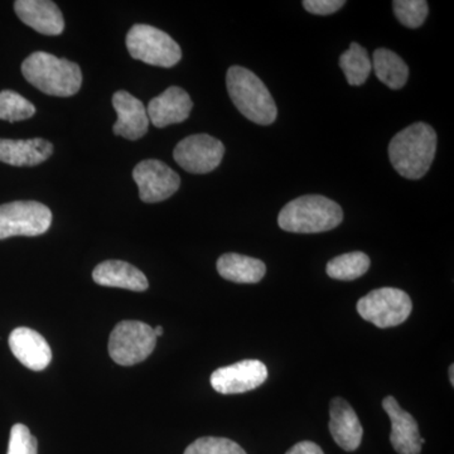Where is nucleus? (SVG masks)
<instances>
[{"instance_id":"obj_1","label":"nucleus","mask_w":454,"mask_h":454,"mask_svg":"<svg viewBox=\"0 0 454 454\" xmlns=\"http://www.w3.org/2000/svg\"><path fill=\"white\" fill-rule=\"evenodd\" d=\"M437 152V133L426 122H415L397 133L389 145V158L402 177L420 179Z\"/></svg>"},{"instance_id":"obj_2","label":"nucleus","mask_w":454,"mask_h":454,"mask_svg":"<svg viewBox=\"0 0 454 454\" xmlns=\"http://www.w3.org/2000/svg\"><path fill=\"white\" fill-rule=\"evenodd\" d=\"M22 74L27 82L51 97H74L82 88L80 66L47 52H35L27 57Z\"/></svg>"},{"instance_id":"obj_3","label":"nucleus","mask_w":454,"mask_h":454,"mask_svg":"<svg viewBox=\"0 0 454 454\" xmlns=\"http://www.w3.org/2000/svg\"><path fill=\"white\" fill-rule=\"evenodd\" d=\"M343 211L339 203L325 196H301L286 203L278 216L284 231L317 234L340 225Z\"/></svg>"},{"instance_id":"obj_4","label":"nucleus","mask_w":454,"mask_h":454,"mask_svg":"<svg viewBox=\"0 0 454 454\" xmlns=\"http://www.w3.org/2000/svg\"><path fill=\"white\" fill-rule=\"evenodd\" d=\"M227 91L245 118L259 125H270L277 119V106L264 82L252 71L232 66L226 74Z\"/></svg>"},{"instance_id":"obj_5","label":"nucleus","mask_w":454,"mask_h":454,"mask_svg":"<svg viewBox=\"0 0 454 454\" xmlns=\"http://www.w3.org/2000/svg\"><path fill=\"white\" fill-rule=\"evenodd\" d=\"M127 47L134 59L158 67H173L182 59L177 42L153 26L131 27L127 35Z\"/></svg>"},{"instance_id":"obj_6","label":"nucleus","mask_w":454,"mask_h":454,"mask_svg":"<svg viewBox=\"0 0 454 454\" xmlns=\"http://www.w3.org/2000/svg\"><path fill=\"white\" fill-rule=\"evenodd\" d=\"M157 337L154 330L140 321H122L109 340L110 357L121 366H133L151 356Z\"/></svg>"},{"instance_id":"obj_7","label":"nucleus","mask_w":454,"mask_h":454,"mask_svg":"<svg viewBox=\"0 0 454 454\" xmlns=\"http://www.w3.org/2000/svg\"><path fill=\"white\" fill-rule=\"evenodd\" d=\"M413 303L402 289L380 288L357 301L358 315L379 328L396 327L411 315Z\"/></svg>"},{"instance_id":"obj_8","label":"nucleus","mask_w":454,"mask_h":454,"mask_svg":"<svg viewBox=\"0 0 454 454\" xmlns=\"http://www.w3.org/2000/svg\"><path fill=\"white\" fill-rule=\"evenodd\" d=\"M52 223V212L43 203L14 201L0 205V240L13 236L44 234Z\"/></svg>"},{"instance_id":"obj_9","label":"nucleus","mask_w":454,"mask_h":454,"mask_svg":"<svg viewBox=\"0 0 454 454\" xmlns=\"http://www.w3.org/2000/svg\"><path fill=\"white\" fill-rule=\"evenodd\" d=\"M225 154V146L207 134L190 136L176 146L173 157L179 167L195 175H205L216 169Z\"/></svg>"},{"instance_id":"obj_10","label":"nucleus","mask_w":454,"mask_h":454,"mask_svg":"<svg viewBox=\"0 0 454 454\" xmlns=\"http://www.w3.org/2000/svg\"><path fill=\"white\" fill-rule=\"evenodd\" d=\"M143 202L157 203L177 192L181 178L170 167L158 160H145L133 170Z\"/></svg>"},{"instance_id":"obj_11","label":"nucleus","mask_w":454,"mask_h":454,"mask_svg":"<svg viewBox=\"0 0 454 454\" xmlns=\"http://www.w3.org/2000/svg\"><path fill=\"white\" fill-rule=\"evenodd\" d=\"M267 379L268 369L262 361L244 360L217 369L211 375V385L217 393L230 395L256 389Z\"/></svg>"},{"instance_id":"obj_12","label":"nucleus","mask_w":454,"mask_h":454,"mask_svg":"<svg viewBox=\"0 0 454 454\" xmlns=\"http://www.w3.org/2000/svg\"><path fill=\"white\" fill-rule=\"evenodd\" d=\"M382 408L391 420L390 442L399 454H420V432L413 415L404 411L395 397H385Z\"/></svg>"},{"instance_id":"obj_13","label":"nucleus","mask_w":454,"mask_h":454,"mask_svg":"<svg viewBox=\"0 0 454 454\" xmlns=\"http://www.w3.org/2000/svg\"><path fill=\"white\" fill-rule=\"evenodd\" d=\"M113 106L118 114V121L113 127L116 136L129 140H138L145 136L148 131L149 118L146 107L139 98L121 90L114 94Z\"/></svg>"},{"instance_id":"obj_14","label":"nucleus","mask_w":454,"mask_h":454,"mask_svg":"<svg viewBox=\"0 0 454 454\" xmlns=\"http://www.w3.org/2000/svg\"><path fill=\"white\" fill-rule=\"evenodd\" d=\"M9 348L17 360L33 372H42L52 360L49 342L31 328L18 327L13 330L9 336Z\"/></svg>"},{"instance_id":"obj_15","label":"nucleus","mask_w":454,"mask_h":454,"mask_svg":"<svg viewBox=\"0 0 454 454\" xmlns=\"http://www.w3.org/2000/svg\"><path fill=\"white\" fill-rule=\"evenodd\" d=\"M193 103L190 95L178 86H170L160 97L152 98L146 106L149 121L157 128L179 124L187 121Z\"/></svg>"},{"instance_id":"obj_16","label":"nucleus","mask_w":454,"mask_h":454,"mask_svg":"<svg viewBox=\"0 0 454 454\" xmlns=\"http://www.w3.org/2000/svg\"><path fill=\"white\" fill-rule=\"evenodd\" d=\"M14 11L25 25L42 35H59L64 32V16L50 0H17Z\"/></svg>"},{"instance_id":"obj_17","label":"nucleus","mask_w":454,"mask_h":454,"mask_svg":"<svg viewBox=\"0 0 454 454\" xmlns=\"http://www.w3.org/2000/svg\"><path fill=\"white\" fill-rule=\"evenodd\" d=\"M330 432L343 450L354 452L363 441L364 429L356 411L342 397H334L330 405Z\"/></svg>"},{"instance_id":"obj_18","label":"nucleus","mask_w":454,"mask_h":454,"mask_svg":"<svg viewBox=\"0 0 454 454\" xmlns=\"http://www.w3.org/2000/svg\"><path fill=\"white\" fill-rule=\"evenodd\" d=\"M92 279L98 286L145 292L148 289V279L138 268L121 260H106L92 271Z\"/></svg>"},{"instance_id":"obj_19","label":"nucleus","mask_w":454,"mask_h":454,"mask_svg":"<svg viewBox=\"0 0 454 454\" xmlns=\"http://www.w3.org/2000/svg\"><path fill=\"white\" fill-rule=\"evenodd\" d=\"M53 153V145L42 138L0 139V162L14 167H33L46 162Z\"/></svg>"},{"instance_id":"obj_20","label":"nucleus","mask_w":454,"mask_h":454,"mask_svg":"<svg viewBox=\"0 0 454 454\" xmlns=\"http://www.w3.org/2000/svg\"><path fill=\"white\" fill-rule=\"evenodd\" d=\"M217 271L223 279L241 284L259 283L267 273V267L262 260L240 255L223 254L217 260Z\"/></svg>"},{"instance_id":"obj_21","label":"nucleus","mask_w":454,"mask_h":454,"mask_svg":"<svg viewBox=\"0 0 454 454\" xmlns=\"http://www.w3.org/2000/svg\"><path fill=\"white\" fill-rule=\"evenodd\" d=\"M372 68L376 77L390 89L404 88L409 77V67L404 59L393 51L379 49L373 52Z\"/></svg>"},{"instance_id":"obj_22","label":"nucleus","mask_w":454,"mask_h":454,"mask_svg":"<svg viewBox=\"0 0 454 454\" xmlns=\"http://www.w3.org/2000/svg\"><path fill=\"white\" fill-rule=\"evenodd\" d=\"M340 66L351 86H361L365 83L372 70L369 53L358 43H352L351 47L340 55Z\"/></svg>"},{"instance_id":"obj_23","label":"nucleus","mask_w":454,"mask_h":454,"mask_svg":"<svg viewBox=\"0 0 454 454\" xmlns=\"http://www.w3.org/2000/svg\"><path fill=\"white\" fill-rule=\"evenodd\" d=\"M370 258L365 253L343 254L331 260L325 268L328 277L337 280H355L367 273Z\"/></svg>"},{"instance_id":"obj_24","label":"nucleus","mask_w":454,"mask_h":454,"mask_svg":"<svg viewBox=\"0 0 454 454\" xmlns=\"http://www.w3.org/2000/svg\"><path fill=\"white\" fill-rule=\"evenodd\" d=\"M35 114V106L22 95L12 90L0 91V121H27Z\"/></svg>"},{"instance_id":"obj_25","label":"nucleus","mask_w":454,"mask_h":454,"mask_svg":"<svg viewBox=\"0 0 454 454\" xmlns=\"http://www.w3.org/2000/svg\"><path fill=\"white\" fill-rule=\"evenodd\" d=\"M396 20L408 28H419L428 16L429 7L426 0H395L393 2Z\"/></svg>"},{"instance_id":"obj_26","label":"nucleus","mask_w":454,"mask_h":454,"mask_svg":"<svg viewBox=\"0 0 454 454\" xmlns=\"http://www.w3.org/2000/svg\"><path fill=\"white\" fill-rule=\"evenodd\" d=\"M184 454H247L243 448L231 439L203 437L187 447Z\"/></svg>"},{"instance_id":"obj_27","label":"nucleus","mask_w":454,"mask_h":454,"mask_svg":"<svg viewBox=\"0 0 454 454\" xmlns=\"http://www.w3.org/2000/svg\"><path fill=\"white\" fill-rule=\"evenodd\" d=\"M37 439L25 424L12 427L7 454H37Z\"/></svg>"},{"instance_id":"obj_28","label":"nucleus","mask_w":454,"mask_h":454,"mask_svg":"<svg viewBox=\"0 0 454 454\" xmlns=\"http://www.w3.org/2000/svg\"><path fill=\"white\" fill-rule=\"evenodd\" d=\"M345 0H304L303 7L316 16H330L336 13L343 5Z\"/></svg>"},{"instance_id":"obj_29","label":"nucleus","mask_w":454,"mask_h":454,"mask_svg":"<svg viewBox=\"0 0 454 454\" xmlns=\"http://www.w3.org/2000/svg\"><path fill=\"white\" fill-rule=\"evenodd\" d=\"M286 454H325L322 448L313 442L304 441L295 444Z\"/></svg>"},{"instance_id":"obj_30","label":"nucleus","mask_w":454,"mask_h":454,"mask_svg":"<svg viewBox=\"0 0 454 454\" xmlns=\"http://www.w3.org/2000/svg\"><path fill=\"white\" fill-rule=\"evenodd\" d=\"M155 337H160L163 334V328L160 327V325H158V327L153 328Z\"/></svg>"},{"instance_id":"obj_31","label":"nucleus","mask_w":454,"mask_h":454,"mask_svg":"<svg viewBox=\"0 0 454 454\" xmlns=\"http://www.w3.org/2000/svg\"><path fill=\"white\" fill-rule=\"evenodd\" d=\"M450 384H452V387L454 385V366L450 365Z\"/></svg>"}]
</instances>
